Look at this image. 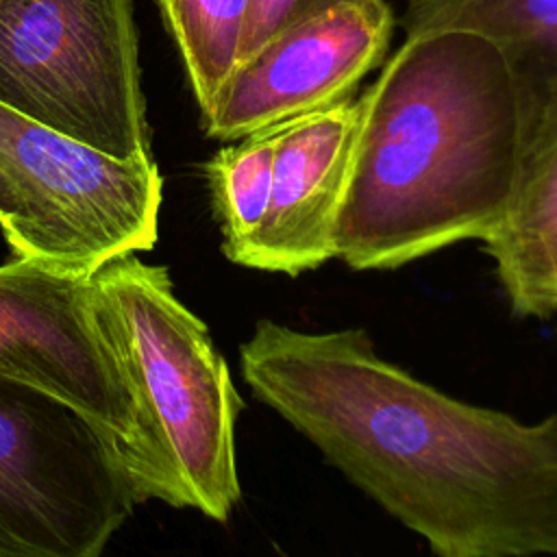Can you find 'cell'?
Returning a JSON list of instances; mask_svg holds the SVG:
<instances>
[{"instance_id": "obj_5", "label": "cell", "mask_w": 557, "mask_h": 557, "mask_svg": "<svg viewBox=\"0 0 557 557\" xmlns=\"http://www.w3.org/2000/svg\"><path fill=\"white\" fill-rule=\"evenodd\" d=\"M135 505L111 435L0 374V557H98Z\"/></svg>"}, {"instance_id": "obj_2", "label": "cell", "mask_w": 557, "mask_h": 557, "mask_svg": "<svg viewBox=\"0 0 557 557\" xmlns=\"http://www.w3.org/2000/svg\"><path fill=\"white\" fill-rule=\"evenodd\" d=\"M359 107L335 259L396 270L500 228L535 102L496 44L463 28L407 35Z\"/></svg>"}, {"instance_id": "obj_10", "label": "cell", "mask_w": 557, "mask_h": 557, "mask_svg": "<svg viewBox=\"0 0 557 557\" xmlns=\"http://www.w3.org/2000/svg\"><path fill=\"white\" fill-rule=\"evenodd\" d=\"M483 250L513 315L557 313V87L537 104L513 202Z\"/></svg>"}, {"instance_id": "obj_13", "label": "cell", "mask_w": 557, "mask_h": 557, "mask_svg": "<svg viewBox=\"0 0 557 557\" xmlns=\"http://www.w3.org/2000/svg\"><path fill=\"white\" fill-rule=\"evenodd\" d=\"M252 0H161L200 113L233 72Z\"/></svg>"}, {"instance_id": "obj_15", "label": "cell", "mask_w": 557, "mask_h": 557, "mask_svg": "<svg viewBox=\"0 0 557 557\" xmlns=\"http://www.w3.org/2000/svg\"><path fill=\"white\" fill-rule=\"evenodd\" d=\"M0 228L13 257H39V231L37 215L26 196L0 165Z\"/></svg>"}, {"instance_id": "obj_9", "label": "cell", "mask_w": 557, "mask_h": 557, "mask_svg": "<svg viewBox=\"0 0 557 557\" xmlns=\"http://www.w3.org/2000/svg\"><path fill=\"white\" fill-rule=\"evenodd\" d=\"M359 113L350 96L281 124L268 213L237 265L298 276L335 259Z\"/></svg>"}, {"instance_id": "obj_1", "label": "cell", "mask_w": 557, "mask_h": 557, "mask_svg": "<svg viewBox=\"0 0 557 557\" xmlns=\"http://www.w3.org/2000/svg\"><path fill=\"white\" fill-rule=\"evenodd\" d=\"M255 398L440 557L557 555V411L466 403L383 359L363 329L257 320Z\"/></svg>"}, {"instance_id": "obj_7", "label": "cell", "mask_w": 557, "mask_h": 557, "mask_svg": "<svg viewBox=\"0 0 557 557\" xmlns=\"http://www.w3.org/2000/svg\"><path fill=\"white\" fill-rule=\"evenodd\" d=\"M0 374L72 405L117 444L144 503V446L122 366L89 305V276L37 259L0 265Z\"/></svg>"}, {"instance_id": "obj_12", "label": "cell", "mask_w": 557, "mask_h": 557, "mask_svg": "<svg viewBox=\"0 0 557 557\" xmlns=\"http://www.w3.org/2000/svg\"><path fill=\"white\" fill-rule=\"evenodd\" d=\"M278 128L239 137L220 148L205 165L222 233V252L235 265L268 213Z\"/></svg>"}, {"instance_id": "obj_14", "label": "cell", "mask_w": 557, "mask_h": 557, "mask_svg": "<svg viewBox=\"0 0 557 557\" xmlns=\"http://www.w3.org/2000/svg\"><path fill=\"white\" fill-rule=\"evenodd\" d=\"M344 2H352V0H252L237 63L250 57L257 48H261L268 39H272L283 28L305 17L339 7Z\"/></svg>"}, {"instance_id": "obj_3", "label": "cell", "mask_w": 557, "mask_h": 557, "mask_svg": "<svg viewBox=\"0 0 557 557\" xmlns=\"http://www.w3.org/2000/svg\"><path fill=\"white\" fill-rule=\"evenodd\" d=\"M94 320L131 387L144 446V500L226 522L242 498L235 424L244 409L207 324L168 268L122 252L89 274Z\"/></svg>"}, {"instance_id": "obj_6", "label": "cell", "mask_w": 557, "mask_h": 557, "mask_svg": "<svg viewBox=\"0 0 557 557\" xmlns=\"http://www.w3.org/2000/svg\"><path fill=\"white\" fill-rule=\"evenodd\" d=\"M0 165L37 215V261L89 276L159 239L157 161H122L0 104Z\"/></svg>"}, {"instance_id": "obj_11", "label": "cell", "mask_w": 557, "mask_h": 557, "mask_svg": "<svg viewBox=\"0 0 557 557\" xmlns=\"http://www.w3.org/2000/svg\"><path fill=\"white\" fill-rule=\"evenodd\" d=\"M463 28L496 44L524 87L535 111L557 87V0H409L407 35Z\"/></svg>"}, {"instance_id": "obj_4", "label": "cell", "mask_w": 557, "mask_h": 557, "mask_svg": "<svg viewBox=\"0 0 557 557\" xmlns=\"http://www.w3.org/2000/svg\"><path fill=\"white\" fill-rule=\"evenodd\" d=\"M0 104L122 161H152L133 0H0Z\"/></svg>"}, {"instance_id": "obj_8", "label": "cell", "mask_w": 557, "mask_h": 557, "mask_svg": "<svg viewBox=\"0 0 557 557\" xmlns=\"http://www.w3.org/2000/svg\"><path fill=\"white\" fill-rule=\"evenodd\" d=\"M394 17L385 0H352L305 17L239 61L202 111L205 133L235 141L352 96L385 57Z\"/></svg>"}]
</instances>
